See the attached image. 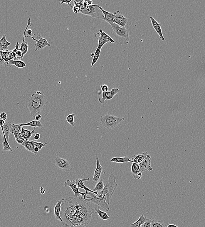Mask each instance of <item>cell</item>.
<instances>
[{
	"label": "cell",
	"mask_w": 205,
	"mask_h": 227,
	"mask_svg": "<svg viewBox=\"0 0 205 227\" xmlns=\"http://www.w3.org/2000/svg\"><path fill=\"white\" fill-rule=\"evenodd\" d=\"M96 208L94 203L83 198L76 214L64 223H61V226L63 227H85L90 221L92 215L95 213Z\"/></svg>",
	"instance_id": "cell-1"
},
{
	"label": "cell",
	"mask_w": 205,
	"mask_h": 227,
	"mask_svg": "<svg viewBox=\"0 0 205 227\" xmlns=\"http://www.w3.org/2000/svg\"><path fill=\"white\" fill-rule=\"evenodd\" d=\"M46 102V99L43 93L40 91L35 92L26 101L27 107L29 109L31 117L35 118L36 114L40 113L43 109Z\"/></svg>",
	"instance_id": "cell-2"
},
{
	"label": "cell",
	"mask_w": 205,
	"mask_h": 227,
	"mask_svg": "<svg viewBox=\"0 0 205 227\" xmlns=\"http://www.w3.org/2000/svg\"><path fill=\"white\" fill-rule=\"evenodd\" d=\"M111 27L113 30L112 38L115 43H118L120 45H127L129 43L130 40L129 31L125 27H122L114 23Z\"/></svg>",
	"instance_id": "cell-3"
},
{
	"label": "cell",
	"mask_w": 205,
	"mask_h": 227,
	"mask_svg": "<svg viewBox=\"0 0 205 227\" xmlns=\"http://www.w3.org/2000/svg\"><path fill=\"white\" fill-rule=\"evenodd\" d=\"M117 187L116 178L115 175L113 173H111L107 183L104 184L103 190L102 191L100 192V194H102L106 198V202L108 204H109L110 199Z\"/></svg>",
	"instance_id": "cell-4"
},
{
	"label": "cell",
	"mask_w": 205,
	"mask_h": 227,
	"mask_svg": "<svg viewBox=\"0 0 205 227\" xmlns=\"http://www.w3.org/2000/svg\"><path fill=\"white\" fill-rule=\"evenodd\" d=\"M125 120V118H120L113 115L105 114L101 116L100 122L103 127L111 130L117 126Z\"/></svg>",
	"instance_id": "cell-5"
},
{
	"label": "cell",
	"mask_w": 205,
	"mask_h": 227,
	"mask_svg": "<svg viewBox=\"0 0 205 227\" xmlns=\"http://www.w3.org/2000/svg\"><path fill=\"white\" fill-rule=\"evenodd\" d=\"M80 13L93 18L103 20L104 16L98 4H91L86 8H82Z\"/></svg>",
	"instance_id": "cell-6"
},
{
	"label": "cell",
	"mask_w": 205,
	"mask_h": 227,
	"mask_svg": "<svg viewBox=\"0 0 205 227\" xmlns=\"http://www.w3.org/2000/svg\"><path fill=\"white\" fill-rule=\"evenodd\" d=\"M85 200L92 203L98 206H100L106 211H110L109 204L107 203L106 198L102 194H99L98 196L94 193L90 192Z\"/></svg>",
	"instance_id": "cell-7"
},
{
	"label": "cell",
	"mask_w": 205,
	"mask_h": 227,
	"mask_svg": "<svg viewBox=\"0 0 205 227\" xmlns=\"http://www.w3.org/2000/svg\"><path fill=\"white\" fill-rule=\"evenodd\" d=\"M95 37L98 41V47L97 49L101 50L105 44L107 43H115V41L112 39L111 37L106 34L101 29L99 30V32L96 33Z\"/></svg>",
	"instance_id": "cell-8"
},
{
	"label": "cell",
	"mask_w": 205,
	"mask_h": 227,
	"mask_svg": "<svg viewBox=\"0 0 205 227\" xmlns=\"http://www.w3.org/2000/svg\"><path fill=\"white\" fill-rule=\"evenodd\" d=\"M64 185L65 187L69 186L70 187L74 193V197H79L82 196L83 197L84 200L87 198L88 195L90 193L89 192L86 191L84 193L81 192L79 191V188L77 187V185L75 183V181L74 180H67L64 183Z\"/></svg>",
	"instance_id": "cell-9"
},
{
	"label": "cell",
	"mask_w": 205,
	"mask_h": 227,
	"mask_svg": "<svg viewBox=\"0 0 205 227\" xmlns=\"http://www.w3.org/2000/svg\"><path fill=\"white\" fill-rule=\"evenodd\" d=\"M35 34H34L33 36H26V37L30 38L32 39L34 41H36V44H35V51H39L41 49H43L44 48L48 46H51V45L48 43L47 40L46 39L43 38L41 36L40 34H38V36L37 37V38L38 39H35L34 36H35Z\"/></svg>",
	"instance_id": "cell-10"
},
{
	"label": "cell",
	"mask_w": 205,
	"mask_h": 227,
	"mask_svg": "<svg viewBox=\"0 0 205 227\" xmlns=\"http://www.w3.org/2000/svg\"><path fill=\"white\" fill-rule=\"evenodd\" d=\"M54 163L56 166L64 171H71L72 170L70 162L65 158L59 156L56 157Z\"/></svg>",
	"instance_id": "cell-11"
},
{
	"label": "cell",
	"mask_w": 205,
	"mask_h": 227,
	"mask_svg": "<svg viewBox=\"0 0 205 227\" xmlns=\"http://www.w3.org/2000/svg\"><path fill=\"white\" fill-rule=\"evenodd\" d=\"M119 89L117 88H114L110 91L107 92H102L103 95L101 98H99L98 101L100 103L103 104L106 100H111L114 98L115 95L119 92Z\"/></svg>",
	"instance_id": "cell-12"
},
{
	"label": "cell",
	"mask_w": 205,
	"mask_h": 227,
	"mask_svg": "<svg viewBox=\"0 0 205 227\" xmlns=\"http://www.w3.org/2000/svg\"><path fill=\"white\" fill-rule=\"evenodd\" d=\"M114 14L115 15V18L113 21V23H115L118 26L122 27H125L128 21L127 19L122 15L119 11H116Z\"/></svg>",
	"instance_id": "cell-13"
},
{
	"label": "cell",
	"mask_w": 205,
	"mask_h": 227,
	"mask_svg": "<svg viewBox=\"0 0 205 227\" xmlns=\"http://www.w3.org/2000/svg\"><path fill=\"white\" fill-rule=\"evenodd\" d=\"M32 26V23L31 22V19L30 18H29L28 20V24L27 26L26 27L25 29V31L24 32V34H23V40H22V42H21V44L20 45V50L22 52V54H23V56H24L27 53L28 51V44L27 42H26L25 40V37H26V32L27 29L28 28V27L31 26Z\"/></svg>",
	"instance_id": "cell-14"
},
{
	"label": "cell",
	"mask_w": 205,
	"mask_h": 227,
	"mask_svg": "<svg viewBox=\"0 0 205 227\" xmlns=\"http://www.w3.org/2000/svg\"><path fill=\"white\" fill-rule=\"evenodd\" d=\"M151 158V156L150 155H147L144 160L139 164V166L142 173L146 171H151L153 170L151 166L150 160Z\"/></svg>",
	"instance_id": "cell-15"
},
{
	"label": "cell",
	"mask_w": 205,
	"mask_h": 227,
	"mask_svg": "<svg viewBox=\"0 0 205 227\" xmlns=\"http://www.w3.org/2000/svg\"><path fill=\"white\" fill-rule=\"evenodd\" d=\"M96 161L97 166H96V169H95V171H94L93 180L94 182H98L100 180V176H101L103 168L100 165L99 158L98 156H96Z\"/></svg>",
	"instance_id": "cell-16"
},
{
	"label": "cell",
	"mask_w": 205,
	"mask_h": 227,
	"mask_svg": "<svg viewBox=\"0 0 205 227\" xmlns=\"http://www.w3.org/2000/svg\"><path fill=\"white\" fill-rule=\"evenodd\" d=\"M90 181V179L89 178H83V179H80V178H77L75 180V182L76 183V185H77V187L79 189L81 188V189H83V190H85L86 191L92 193H94L96 195H99L98 193L96 192L93 191V190H90V189L88 188V187L84 185V182L85 181Z\"/></svg>",
	"instance_id": "cell-17"
},
{
	"label": "cell",
	"mask_w": 205,
	"mask_h": 227,
	"mask_svg": "<svg viewBox=\"0 0 205 227\" xmlns=\"http://www.w3.org/2000/svg\"><path fill=\"white\" fill-rule=\"evenodd\" d=\"M131 171L134 179L136 180H140L141 179L142 175L140 170L139 164L133 163L131 167Z\"/></svg>",
	"instance_id": "cell-18"
},
{
	"label": "cell",
	"mask_w": 205,
	"mask_h": 227,
	"mask_svg": "<svg viewBox=\"0 0 205 227\" xmlns=\"http://www.w3.org/2000/svg\"><path fill=\"white\" fill-rule=\"evenodd\" d=\"M150 20H151V22H152V26L153 27L154 29L155 30L156 32L159 34V36L160 38L162 39V41H164V37L163 35L162 34V31L161 26V24H159L158 21H156L152 17H150Z\"/></svg>",
	"instance_id": "cell-19"
},
{
	"label": "cell",
	"mask_w": 205,
	"mask_h": 227,
	"mask_svg": "<svg viewBox=\"0 0 205 227\" xmlns=\"http://www.w3.org/2000/svg\"><path fill=\"white\" fill-rule=\"evenodd\" d=\"M63 198L60 199L55 206L54 208V212L55 217L57 220L59 221L60 222L63 221V219L61 217V208H62V203H63Z\"/></svg>",
	"instance_id": "cell-20"
},
{
	"label": "cell",
	"mask_w": 205,
	"mask_h": 227,
	"mask_svg": "<svg viewBox=\"0 0 205 227\" xmlns=\"http://www.w3.org/2000/svg\"><path fill=\"white\" fill-rule=\"evenodd\" d=\"M100 9L102 11L103 16H104L103 20L108 22L111 26L113 24V21L115 18V14L104 10L103 9L102 7H100Z\"/></svg>",
	"instance_id": "cell-21"
},
{
	"label": "cell",
	"mask_w": 205,
	"mask_h": 227,
	"mask_svg": "<svg viewBox=\"0 0 205 227\" xmlns=\"http://www.w3.org/2000/svg\"><path fill=\"white\" fill-rule=\"evenodd\" d=\"M36 142V141H29V140H27V141L25 140L24 142L21 145L23 146L27 150L36 155V153L34 152V148L35 147V144Z\"/></svg>",
	"instance_id": "cell-22"
},
{
	"label": "cell",
	"mask_w": 205,
	"mask_h": 227,
	"mask_svg": "<svg viewBox=\"0 0 205 227\" xmlns=\"http://www.w3.org/2000/svg\"><path fill=\"white\" fill-rule=\"evenodd\" d=\"M11 43L8 42L6 39V35H4L0 39V51H8V48Z\"/></svg>",
	"instance_id": "cell-23"
},
{
	"label": "cell",
	"mask_w": 205,
	"mask_h": 227,
	"mask_svg": "<svg viewBox=\"0 0 205 227\" xmlns=\"http://www.w3.org/2000/svg\"><path fill=\"white\" fill-rule=\"evenodd\" d=\"M36 127H34L32 131H29L28 130L24 129L22 127V130H21V133L22 136H23L25 140L27 141V140H29V138L31 137V136L33 134L37 133V132L36 131Z\"/></svg>",
	"instance_id": "cell-24"
},
{
	"label": "cell",
	"mask_w": 205,
	"mask_h": 227,
	"mask_svg": "<svg viewBox=\"0 0 205 227\" xmlns=\"http://www.w3.org/2000/svg\"><path fill=\"white\" fill-rule=\"evenodd\" d=\"M110 162H114V163H133V161L129 158V157L125 156L122 157H114L112 158L110 160Z\"/></svg>",
	"instance_id": "cell-25"
},
{
	"label": "cell",
	"mask_w": 205,
	"mask_h": 227,
	"mask_svg": "<svg viewBox=\"0 0 205 227\" xmlns=\"http://www.w3.org/2000/svg\"><path fill=\"white\" fill-rule=\"evenodd\" d=\"M148 154V152H144L142 154L137 155L133 156L132 160L133 161V163L139 164L141 162L144 160V158Z\"/></svg>",
	"instance_id": "cell-26"
},
{
	"label": "cell",
	"mask_w": 205,
	"mask_h": 227,
	"mask_svg": "<svg viewBox=\"0 0 205 227\" xmlns=\"http://www.w3.org/2000/svg\"><path fill=\"white\" fill-rule=\"evenodd\" d=\"M11 124L9 122H5L3 126L1 127L2 131L4 132L5 137L7 138V140L9 141V137L10 133V128L11 127Z\"/></svg>",
	"instance_id": "cell-27"
},
{
	"label": "cell",
	"mask_w": 205,
	"mask_h": 227,
	"mask_svg": "<svg viewBox=\"0 0 205 227\" xmlns=\"http://www.w3.org/2000/svg\"><path fill=\"white\" fill-rule=\"evenodd\" d=\"M2 132L3 136V141H2L3 148V151L4 152H11L12 153L13 152V150L10 146L9 142L7 140L4 133L3 131Z\"/></svg>",
	"instance_id": "cell-28"
},
{
	"label": "cell",
	"mask_w": 205,
	"mask_h": 227,
	"mask_svg": "<svg viewBox=\"0 0 205 227\" xmlns=\"http://www.w3.org/2000/svg\"><path fill=\"white\" fill-rule=\"evenodd\" d=\"M14 65L18 68H21L26 67V65L25 62L21 60H11L9 62V66H11Z\"/></svg>",
	"instance_id": "cell-29"
},
{
	"label": "cell",
	"mask_w": 205,
	"mask_h": 227,
	"mask_svg": "<svg viewBox=\"0 0 205 227\" xmlns=\"http://www.w3.org/2000/svg\"><path fill=\"white\" fill-rule=\"evenodd\" d=\"M21 126L23 127L24 126H29L34 127H38L39 128L44 129L43 125L41 124L40 121H37L33 120L30 122H28L26 124H20Z\"/></svg>",
	"instance_id": "cell-30"
},
{
	"label": "cell",
	"mask_w": 205,
	"mask_h": 227,
	"mask_svg": "<svg viewBox=\"0 0 205 227\" xmlns=\"http://www.w3.org/2000/svg\"><path fill=\"white\" fill-rule=\"evenodd\" d=\"M146 217L142 214L139 217V218L134 223L131 225V227H142L146 219Z\"/></svg>",
	"instance_id": "cell-31"
},
{
	"label": "cell",
	"mask_w": 205,
	"mask_h": 227,
	"mask_svg": "<svg viewBox=\"0 0 205 227\" xmlns=\"http://www.w3.org/2000/svg\"><path fill=\"white\" fill-rule=\"evenodd\" d=\"M95 213L98 214V215L103 220H107L109 219L110 217L107 214V213L100 210L99 209V206L96 208Z\"/></svg>",
	"instance_id": "cell-32"
},
{
	"label": "cell",
	"mask_w": 205,
	"mask_h": 227,
	"mask_svg": "<svg viewBox=\"0 0 205 227\" xmlns=\"http://www.w3.org/2000/svg\"><path fill=\"white\" fill-rule=\"evenodd\" d=\"M104 186V180L103 179H100L95 185L93 191L96 192L100 193L103 190Z\"/></svg>",
	"instance_id": "cell-33"
},
{
	"label": "cell",
	"mask_w": 205,
	"mask_h": 227,
	"mask_svg": "<svg viewBox=\"0 0 205 227\" xmlns=\"http://www.w3.org/2000/svg\"><path fill=\"white\" fill-rule=\"evenodd\" d=\"M22 127L19 124H11L10 128V133L11 134L21 133Z\"/></svg>",
	"instance_id": "cell-34"
},
{
	"label": "cell",
	"mask_w": 205,
	"mask_h": 227,
	"mask_svg": "<svg viewBox=\"0 0 205 227\" xmlns=\"http://www.w3.org/2000/svg\"><path fill=\"white\" fill-rule=\"evenodd\" d=\"M75 117V114L74 113L71 114H69L68 116L66 117V118H65V120L68 122L70 126L72 127H74L75 126V123L74 118Z\"/></svg>",
	"instance_id": "cell-35"
},
{
	"label": "cell",
	"mask_w": 205,
	"mask_h": 227,
	"mask_svg": "<svg viewBox=\"0 0 205 227\" xmlns=\"http://www.w3.org/2000/svg\"><path fill=\"white\" fill-rule=\"evenodd\" d=\"M13 135L15 136V141L18 144L21 145L24 142L25 139L21 135V133H15Z\"/></svg>",
	"instance_id": "cell-36"
},
{
	"label": "cell",
	"mask_w": 205,
	"mask_h": 227,
	"mask_svg": "<svg viewBox=\"0 0 205 227\" xmlns=\"http://www.w3.org/2000/svg\"><path fill=\"white\" fill-rule=\"evenodd\" d=\"M100 51L101 50L97 49H96V51H95V55H94V57L93 58V59L92 61L91 65V67H93L94 65L97 63V61L98 60L100 56Z\"/></svg>",
	"instance_id": "cell-37"
},
{
	"label": "cell",
	"mask_w": 205,
	"mask_h": 227,
	"mask_svg": "<svg viewBox=\"0 0 205 227\" xmlns=\"http://www.w3.org/2000/svg\"><path fill=\"white\" fill-rule=\"evenodd\" d=\"M151 227H167V226L162 221L152 220Z\"/></svg>",
	"instance_id": "cell-38"
},
{
	"label": "cell",
	"mask_w": 205,
	"mask_h": 227,
	"mask_svg": "<svg viewBox=\"0 0 205 227\" xmlns=\"http://www.w3.org/2000/svg\"><path fill=\"white\" fill-rule=\"evenodd\" d=\"M152 220L149 218H146L145 221L142 227H151Z\"/></svg>",
	"instance_id": "cell-39"
},
{
	"label": "cell",
	"mask_w": 205,
	"mask_h": 227,
	"mask_svg": "<svg viewBox=\"0 0 205 227\" xmlns=\"http://www.w3.org/2000/svg\"><path fill=\"white\" fill-rule=\"evenodd\" d=\"M47 145V143H42V142H37L35 143V146L39 148V150H41L43 147L46 146Z\"/></svg>",
	"instance_id": "cell-40"
},
{
	"label": "cell",
	"mask_w": 205,
	"mask_h": 227,
	"mask_svg": "<svg viewBox=\"0 0 205 227\" xmlns=\"http://www.w3.org/2000/svg\"><path fill=\"white\" fill-rule=\"evenodd\" d=\"M81 8L80 5H74L72 8L73 11L74 13H79L80 11Z\"/></svg>",
	"instance_id": "cell-41"
},
{
	"label": "cell",
	"mask_w": 205,
	"mask_h": 227,
	"mask_svg": "<svg viewBox=\"0 0 205 227\" xmlns=\"http://www.w3.org/2000/svg\"><path fill=\"white\" fill-rule=\"evenodd\" d=\"M5 66H8L6 64V62L2 58L0 53V68H4Z\"/></svg>",
	"instance_id": "cell-42"
},
{
	"label": "cell",
	"mask_w": 205,
	"mask_h": 227,
	"mask_svg": "<svg viewBox=\"0 0 205 227\" xmlns=\"http://www.w3.org/2000/svg\"><path fill=\"white\" fill-rule=\"evenodd\" d=\"M71 1L72 0H70V1H68V0H62V1H61V2L59 3V4L60 5H62L63 4H68V5L70 6V8L72 9L73 6V5L70 4L71 2Z\"/></svg>",
	"instance_id": "cell-43"
},
{
	"label": "cell",
	"mask_w": 205,
	"mask_h": 227,
	"mask_svg": "<svg viewBox=\"0 0 205 227\" xmlns=\"http://www.w3.org/2000/svg\"><path fill=\"white\" fill-rule=\"evenodd\" d=\"M0 118L2 120L5 121L7 119L8 116H7V114H6V113L4 112H2L0 114Z\"/></svg>",
	"instance_id": "cell-44"
},
{
	"label": "cell",
	"mask_w": 205,
	"mask_h": 227,
	"mask_svg": "<svg viewBox=\"0 0 205 227\" xmlns=\"http://www.w3.org/2000/svg\"><path fill=\"white\" fill-rule=\"evenodd\" d=\"M100 88L102 92H107L108 91L109 87L106 84H103L100 86Z\"/></svg>",
	"instance_id": "cell-45"
},
{
	"label": "cell",
	"mask_w": 205,
	"mask_h": 227,
	"mask_svg": "<svg viewBox=\"0 0 205 227\" xmlns=\"http://www.w3.org/2000/svg\"><path fill=\"white\" fill-rule=\"evenodd\" d=\"M35 120L37 121H40V120L42 119V116L41 114H38L35 117Z\"/></svg>",
	"instance_id": "cell-46"
},
{
	"label": "cell",
	"mask_w": 205,
	"mask_h": 227,
	"mask_svg": "<svg viewBox=\"0 0 205 227\" xmlns=\"http://www.w3.org/2000/svg\"><path fill=\"white\" fill-rule=\"evenodd\" d=\"M40 138V134H39V133H36V134H35V136H34V140H38V139Z\"/></svg>",
	"instance_id": "cell-47"
},
{
	"label": "cell",
	"mask_w": 205,
	"mask_h": 227,
	"mask_svg": "<svg viewBox=\"0 0 205 227\" xmlns=\"http://www.w3.org/2000/svg\"><path fill=\"white\" fill-rule=\"evenodd\" d=\"M32 30H31V29H28L26 31V36H31V33H32Z\"/></svg>",
	"instance_id": "cell-48"
},
{
	"label": "cell",
	"mask_w": 205,
	"mask_h": 227,
	"mask_svg": "<svg viewBox=\"0 0 205 227\" xmlns=\"http://www.w3.org/2000/svg\"><path fill=\"white\" fill-rule=\"evenodd\" d=\"M5 122V121H4L3 120H2L1 119H0V126H1V127L4 126V125Z\"/></svg>",
	"instance_id": "cell-49"
},
{
	"label": "cell",
	"mask_w": 205,
	"mask_h": 227,
	"mask_svg": "<svg viewBox=\"0 0 205 227\" xmlns=\"http://www.w3.org/2000/svg\"><path fill=\"white\" fill-rule=\"evenodd\" d=\"M39 148H38L37 147H35V148H34V152H35L36 153H38V152H39Z\"/></svg>",
	"instance_id": "cell-50"
},
{
	"label": "cell",
	"mask_w": 205,
	"mask_h": 227,
	"mask_svg": "<svg viewBox=\"0 0 205 227\" xmlns=\"http://www.w3.org/2000/svg\"><path fill=\"white\" fill-rule=\"evenodd\" d=\"M167 227H179L173 224H169L167 226Z\"/></svg>",
	"instance_id": "cell-51"
},
{
	"label": "cell",
	"mask_w": 205,
	"mask_h": 227,
	"mask_svg": "<svg viewBox=\"0 0 205 227\" xmlns=\"http://www.w3.org/2000/svg\"><path fill=\"white\" fill-rule=\"evenodd\" d=\"M94 55H95V53H92V54H91L90 56L91 57L93 58L94 57Z\"/></svg>",
	"instance_id": "cell-52"
},
{
	"label": "cell",
	"mask_w": 205,
	"mask_h": 227,
	"mask_svg": "<svg viewBox=\"0 0 205 227\" xmlns=\"http://www.w3.org/2000/svg\"><path fill=\"white\" fill-rule=\"evenodd\" d=\"M45 192H46V191H44L43 190V191H40V193L42 194H44V193H45Z\"/></svg>",
	"instance_id": "cell-53"
},
{
	"label": "cell",
	"mask_w": 205,
	"mask_h": 227,
	"mask_svg": "<svg viewBox=\"0 0 205 227\" xmlns=\"http://www.w3.org/2000/svg\"><path fill=\"white\" fill-rule=\"evenodd\" d=\"M40 190H41V191H43V190H44L43 187H41V188H40Z\"/></svg>",
	"instance_id": "cell-54"
},
{
	"label": "cell",
	"mask_w": 205,
	"mask_h": 227,
	"mask_svg": "<svg viewBox=\"0 0 205 227\" xmlns=\"http://www.w3.org/2000/svg\"><path fill=\"white\" fill-rule=\"evenodd\" d=\"M0 128H1V126H0Z\"/></svg>",
	"instance_id": "cell-55"
},
{
	"label": "cell",
	"mask_w": 205,
	"mask_h": 227,
	"mask_svg": "<svg viewBox=\"0 0 205 227\" xmlns=\"http://www.w3.org/2000/svg\"></svg>",
	"instance_id": "cell-56"
}]
</instances>
